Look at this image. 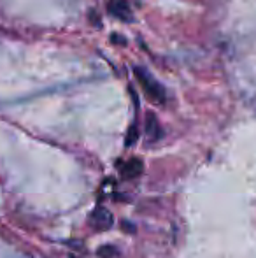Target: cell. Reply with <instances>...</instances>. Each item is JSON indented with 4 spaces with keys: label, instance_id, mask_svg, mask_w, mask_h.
<instances>
[{
    "label": "cell",
    "instance_id": "6da1fadb",
    "mask_svg": "<svg viewBox=\"0 0 256 258\" xmlns=\"http://www.w3.org/2000/svg\"><path fill=\"white\" fill-rule=\"evenodd\" d=\"M133 74H135L144 95H146L151 102L163 104L165 100H167V92H165V88L160 85V81H156V78H154L151 72H147L144 67L137 65V67H133Z\"/></svg>",
    "mask_w": 256,
    "mask_h": 258
},
{
    "label": "cell",
    "instance_id": "7a4b0ae2",
    "mask_svg": "<svg viewBox=\"0 0 256 258\" xmlns=\"http://www.w3.org/2000/svg\"><path fill=\"white\" fill-rule=\"evenodd\" d=\"M88 223L93 230L106 232L114 225V218H113V214H111V211L106 209V207H95V209L90 213Z\"/></svg>",
    "mask_w": 256,
    "mask_h": 258
},
{
    "label": "cell",
    "instance_id": "3957f363",
    "mask_svg": "<svg viewBox=\"0 0 256 258\" xmlns=\"http://www.w3.org/2000/svg\"><path fill=\"white\" fill-rule=\"evenodd\" d=\"M107 13L120 21H132V7L127 0H107Z\"/></svg>",
    "mask_w": 256,
    "mask_h": 258
},
{
    "label": "cell",
    "instance_id": "277c9868",
    "mask_svg": "<svg viewBox=\"0 0 256 258\" xmlns=\"http://www.w3.org/2000/svg\"><path fill=\"white\" fill-rule=\"evenodd\" d=\"M163 136V130L160 126V121L158 118L153 114V112H147L146 116V137L149 143H156L158 139H161Z\"/></svg>",
    "mask_w": 256,
    "mask_h": 258
},
{
    "label": "cell",
    "instance_id": "5b68a950",
    "mask_svg": "<svg viewBox=\"0 0 256 258\" xmlns=\"http://www.w3.org/2000/svg\"><path fill=\"white\" fill-rule=\"evenodd\" d=\"M140 172H142V162H140L139 158H130L128 162H125V165L121 167V174H123V177H127V179H133V177H137Z\"/></svg>",
    "mask_w": 256,
    "mask_h": 258
},
{
    "label": "cell",
    "instance_id": "8992f818",
    "mask_svg": "<svg viewBox=\"0 0 256 258\" xmlns=\"http://www.w3.org/2000/svg\"><path fill=\"white\" fill-rule=\"evenodd\" d=\"M99 256L100 258H116L118 249L113 248V246H102V248H99Z\"/></svg>",
    "mask_w": 256,
    "mask_h": 258
}]
</instances>
